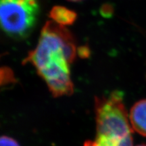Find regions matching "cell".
<instances>
[{
    "label": "cell",
    "mask_w": 146,
    "mask_h": 146,
    "mask_svg": "<svg viewBox=\"0 0 146 146\" xmlns=\"http://www.w3.org/2000/svg\"><path fill=\"white\" fill-rule=\"evenodd\" d=\"M83 146H133L132 135L121 139L96 137L94 140H88Z\"/></svg>",
    "instance_id": "6"
},
{
    "label": "cell",
    "mask_w": 146,
    "mask_h": 146,
    "mask_svg": "<svg viewBox=\"0 0 146 146\" xmlns=\"http://www.w3.org/2000/svg\"><path fill=\"white\" fill-rule=\"evenodd\" d=\"M39 10L37 0H0L1 29L12 39H25L35 27Z\"/></svg>",
    "instance_id": "3"
},
{
    "label": "cell",
    "mask_w": 146,
    "mask_h": 146,
    "mask_svg": "<svg viewBox=\"0 0 146 146\" xmlns=\"http://www.w3.org/2000/svg\"><path fill=\"white\" fill-rule=\"evenodd\" d=\"M76 54L75 41L71 33L65 27L47 21L42 29L37 45L29 53L23 64L33 65L55 98L70 96L74 91L70 65Z\"/></svg>",
    "instance_id": "1"
},
{
    "label": "cell",
    "mask_w": 146,
    "mask_h": 146,
    "mask_svg": "<svg viewBox=\"0 0 146 146\" xmlns=\"http://www.w3.org/2000/svg\"><path fill=\"white\" fill-rule=\"evenodd\" d=\"M113 8L112 5L109 4H104L102 5L101 10H100V13L102 16L104 17H110L113 14Z\"/></svg>",
    "instance_id": "9"
},
{
    "label": "cell",
    "mask_w": 146,
    "mask_h": 146,
    "mask_svg": "<svg viewBox=\"0 0 146 146\" xmlns=\"http://www.w3.org/2000/svg\"><path fill=\"white\" fill-rule=\"evenodd\" d=\"M96 137L121 139L131 136L133 129L123 103V94L114 91L95 98Z\"/></svg>",
    "instance_id": "2"
},
{
    "label": "cell",
    "mask_w": 146,
    "mask_h": 146,
    "mask_svg": "<svg viewBox=\"0 0 146 146\" xmlns=\"http://www.w3.org/2000/svg\"><path fill=\"white\" fill-rule=\"evenodd\" d=\"M129 120L133 130L146 137V99L140 100L133 106Z\"/></svg>",
    "instance_id": "4"
},
{
    "label": "cell",
    "mask_w": 146,
    "mask_h": 146,
    "mask_svg": "<svg viewBox=\"0 0 146 146\" xmlns=\"http://www.w3.org/2000/svg\"><path fill=\"white\" fill-rule=\"evenodd\" d=\"M136 146H146V144L145 143H143V144H139V145H137Z\"/></svg>",
    "instance_id": "12"
},
{
    "label": "cell",
    "mask_w": 146,
    "mask_h": 146,
    "mask_svg": "<svg viewBox=\"0 0 146 146\" xmlns=\"http://www.w3.org/2000/svg\"><path fill=\"white\" fill-rule=\"evenodd\" d=\"M1 71L5 73V74H3L1 73V77H5V80L4 81H1V83L3 84V82H4L5 84H8L12 82V79H14V76L12 74V71H11L10 69H8V68H4L1 69Z\"/></svg>",
    "instance_id": "8"
},
{
    "label": "cell",
    "mask_w": 146,
    "mask_h": 146,
    "mask_svg": "<svg viewBox=\"0 0 146 146\" xmlns=\"http://www.w3.org/2000/svg\"><path fill=\"white\" fill-rule=\"evenodd\" d=\"M49 16L55 23L64 27L72 25L77 18L75 12L60 5L53 7Z\"/></svg>",
    "instance_id": "5"
},
{
    "label": "cell",
    "mask_w": 146,
    "mask_h": 146,
    "mask_svg": "<svg viewBox=\"0 0 146 146\" xmlns=\"http://www.w3.org/2000/svg\"><path fill=\"white\" fill-rule=\"evenodd\" d=\"M69 1H72V2H78V1H81L83 0H68Z\"/></svg>",
    "instance_id": "11"
},
{
    "label": "cell",
    "mask_w": 146,
    "mask_h": 146,
    "mask_svg": "<svg viewBox=\"0 0 146 146\" xmlns=\"http://www.w3.org/2000/svg\"><path fill=\"white\" fill-rule=\"evenodd\" d=\"M0 146H20V145L14 139L3 135L0 139Z\"/></svg>",
    "instance_id": "7"
},
{
    "label": "cell",
    "mask_w": 146,
    "mask_h": 146,
    "mask_svg": "<svg viewBox=\"0 0 146 146\" xmlns=\"http://www.w3.org/2000/svg\"><path fill=\"white\" fill-rule=\"evenodd\" d=\"M77 54L82 58H87L90 55V50L88 47L82 46L78 49Z\"/></svg>",
    "instance_id": "10"
}]
</instances>
